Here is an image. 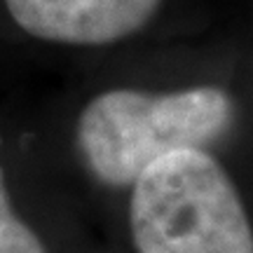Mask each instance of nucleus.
Segmentation results:
<instances>
[{
	"mask_svg": "<svg viewBox=\"0 0 253 253\" xmlns=\"http://www.w3.org/2000/svg\"><path fill=\"white\" fill-rule=\"evenodd\" d=\"M235 122V96L211 82L164 89L110 84L87 94L71 113L66 150L103 237L126 190L150 164L176 150L216 148Z\"/></svg>",
	"mask_w": 253,
	"mask_h": 253,
	"instance_id": "obj_1",
	"label": "nucleus"
},
{
	"mask_svg": "<svg viewBox=\"0 0 253 253\" xmlns=\"http://www.w3.org/2000/svg\"><path fill=\"white\" fill-rule=\"evenodd\" d=\"M118 253H253V207L213 148L160 157L106 227Z\"/></svg>",
	"mask_w": 253,
	"mask_h": 253,
	"instance_id": "obj_2",
	"label": "nucleus"
},
{
	"mask_svg": "<svg viewBox=\"0 0 253 253\" xmlns=\"http://www.w3.org/2000/svg\"><path fill=\"white\" fill-rule=\"evenodd\" d=\"M0 145V253H118L89 209L24 178Z\"/></svg>",
	"mask_w": 253,
	"mask_h": 253,
	"instance_id": "obj_3",
	"label": "nucleus"
},
{
	"mask_svg": "<svg viewBox=\"0 0 253 253\" xmlns=\"http://www.w3.org/2000/svg\"><path fill=\"white\" fill-rule=\"evenodd\" d=\"M162 0H5L24 33L52 45L106 47L150 24Z\"/></svg>",
	"mask_w": 253,
	"mask_h": 253,
	"instance_id": "obj_4",
	"label": "nucleus"
}]
</instances>
